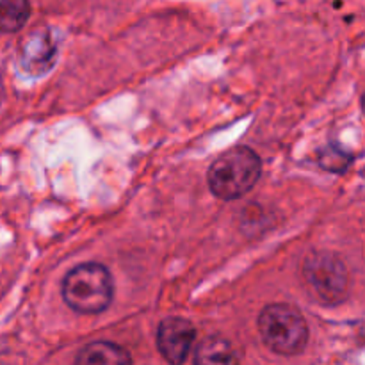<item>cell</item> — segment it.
I'll use <instances>...</instances> for the list:
<instances>
[{"label": "cell", "mask_w": 365, "mask_h": 365, "mask_svg": "<svg viewBox=\"0 0 365 365\" xmlns=\"http://www.w3.org/2000/svg\"><path fill=\"white\" fill-rule=\"evenodd\" d=\"M57 57L56 43L45 29L31 31L20 43V64L27 73L38 75L46 73L52 68Z\"/></svg>", "instance_id": "6"}, {"label": "cell", "mask_w": 365, "mask_h": 365, "mask_svg": "<svg viewBox=\"0 0 365 365\" xmlns=\"http://www.w3.org/2000/svg\"><path fill=\"white\" fill-rule=\"evenodd\" d=\"M303 278L319 302L327 305H339L348 296V269L344 262L330 252L310 253L303 262Z\"/></svg>", "instance_id": "4"}, {"label": "cell", "mask_w": 365, "mask_h": 365, "mask_svg": "<svg viewBox=\"0 0 365 365\" xmlns=\"http://www.w3.org/2000/svg\"><path fill=\"white\" fill-rule=\"evenodd\" d=\"M262 173V160L248 146H237L217 157L209 168V187L221 200H237L252 191Z\"/></svg>", "instance_id": "1"}, {"label": "cell", "mask_w": 365, "mask_h": 365, "mask_svg": "<svg viewBox=\"0 0 365 365\" xmlns=\"http://www.w3.org/2000/svg\"><path fill=\"white\" fill-rule=\"evenodd\" d=\"M196 330L187 319L168 317L157 330V348L170 364H182L195 344Z\"/></svg>", "instance_id": "5"}, {"label": "cell", "mask_w": 365, "mask_h": 365, "mask_svg": "<svg viewBox=\"0 0 365 365\" xmlns=\"http://www.w3.org/2000/svg\"><path fill=\"white\" fill-rule=\"evenodd\" d=\"M31 16L29 0H0V32H16Z\"/></svg>", "instance_id": "9"}, {"label": "cell", "mask_w": 365, "mask_h": 365, "mask_svg": "<svg viewBox=\"0 0 365 365\" xmlns=\"http://www.w3.org/2000/svg\"><path fill=\"white\" fill-rule=\"evenodd\" d=\"M130 362L132 359L127 349L103 341L91 342L77 356V364L81 365H125Z\"/></svg>", "instance_id": "7"}, {"label": "cell", "mask_w": 365, "mask_h": 365, "mask_svg": "<svg viewBox=\"0 0 365 365\" xmlns=\"http://www.w3.org/2000/svg\"><path fill=\"white\" fill-rule=\"evenodd\" d=\"M351 160H353L351 153L342 150L341 146L330 145L319 152L321 168H324V170L328 171H334V173H342V171L348 170Z\"/></svg>", "instance_id": "10"}, {"label": "cell", "mask_w": 365, "mask_h": 365, "mask_svg": "<svg viewBox=\"0 0 365 365\" xmlns=\"http://www.w3.org/2000/svg\"><path fill=\"white\" fill-rule=\"evenodd\" d=\"M113 278L106 266L96 262L81 264L66 274L63 298L78 314L103 312L113 302Z\"/></svg>", "instance_id": "2"}, {"label": "cell", "mask_w": 365, "mask_h": 365, "mask_svg": "<svg viewBox=\"0 0 365 365\" xmlns=\"http://www.w3.org/2000/svg\"><path fill=\"white\" fill-rule=\"evenodd\" d=\"M196 364H235L239 356L228 341L221 337H209L200 342L195 353Z\"/></svg>", "instance_id": "8"}, {"label": "cell", "mask_w": 365, "mask_h": 365, "mask_svg": "<svg viewBox=\"0 0 365 365\" xmlns=\"http://www.w3.org/2000/svg\"><path fill=\"white\" fill-rule=\"evenodd\" d=\"M259 331L264 344L277 355H298L309 342L305 317L298 309L285 303H273L260 312Z\"/></svg>", "instance_id": "3"}]
</instances>
